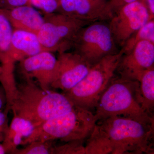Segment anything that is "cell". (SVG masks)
I'll return each mask as SVG.
<instances>
[{
	"mask_svg": "<svg viewBox=\"0 0 154 154\" xmlns=\"http://www.w3.org/2000/svg\"><path fill=\"white\" fill-rule=\"evenodd\" d=\"M44 51L36 33L19 29L13 31L10 58L16 63Z\"/></svg>",
	"mask_w": 154,
	"mask_h": 154,
	"instance_id": "obj_14",
	"label": "cell"
},
{
	"mask_svg": "<svg viewBox=\"0 0 154 154\" xmlns=\"http://www.w3.org/2000/svg\"><path fill=\"white\" fill-rule=\"evenodd\" d=\"M5 96H6L5 94L4 95L2 92L0 91V110H2V108L4 106V103L5 102V99L6 98H5ZM7 100V99H6Z\"/></svg>",
	"mask_w": 154,
	"mask_h": 154,
	"instance_id": "obj_26",
	"label": "cell"
},
{
	"mask_svg": "<svg viewBox=\"0 0 154 154\" xmlns=\"http://www.w3.org/2000/svg\"><path fill=\"white\" fill-rule=\"evenodd\" d=\"M19 72L23 78L32 79L44 90L51 89L58 67L53 53L42 51L19 61Z\"/></svg>",
	"mask_w": 154,
	"mask_h": 154,
	"instance_id": "obj_9",
	"label": "cell"
},
{
	"mask_svg": "<svg viewBox=\"0 0 154 154\" xmlns=\"http://www.w3.org/2000/svg\"><path fill=\"white\" fill-rule=\"evenodd\" d=\"M96 122L94 113L75 105L67 113L36 127L22 145L38 141L59 140L64 143L85 140L92 133Z\"/></svg>",
	"mask_w": 154,
	"mask_h": 154,
	"instance_id": "obj_4",
	"label": "cell"
},
{
	"mask_svg": "<svg viewBox=\"0 0 154 154\" xmlns=\"http://www.w3.org/2000/svg\"><path fill=\"white\" fill-rule=\"evenodd\" d=\"M36 127L31 122L14 115L11 124L5 134L2 145L6 152H11L22 145Z\"/></svg>",
	"mask_w": 154,
	"mask_h": 154,
	"instance_id": "obj_15",
	"label": "cell"
},
{
	"mask_svg": "<svg viewBox=\"0 0 154 154\" xmlns=\"http://www.w3.org/2000/svg\"><path fill=\"white\" fill-rule=\"evenodd\" d=\"M150 20L145 5L137 0L119 9L107 21L116 44L121 48L128 39Z\"/></svg>",
	"mask_w": 154,
	"mask_h": 154,
	"instance_id": "obj_8",
	"label": "cell"
},
{
	"mask_svg": "<svg viewBox=\"0 0 154 154\" xmlns=\"http://www.w3.org/2000/svg\"><path fill=\"white\" fill-rule=\"evenodd\" d=\"M30 5L41 9L45 14L57 12L60 0H30Z\"/></svg>",
	"mask_w": 154,
	"mask_h": 154,
	"instance_id": "obj_21",
	"label": "cell"
},
{
	"mask_svg": "<svg viewBox=\"0 0 154 154\" xmlns=\"http://www.w3.org/2000/svg\"><path fill=\"white\" fill-rule=\"evenodd\" d=\"M2 8L6 17L15 29L37 34L44 23V17L32 6L26 5L11 8Z\"/></svg>",
	"mask_w": 154,
	"mask_h": 154,
	"instance_id": "obj_13",
	"label": "cell"
},
{
	"mask_svg": "<svg viewBox=\"0 0 154 154\" xmlns=\"http://www.w3.org/2000/svg\"><path fill=\"white\" fill-rule=\"evenodd\" d=\"M43 17L44 23L37 35L43 51L52 53H61L72 48L79 30L90 24L58 12L45 14Z\"/></svg>",
	"mask_w": 154,
	"mask_h": 154,
	"instance_id": "obj_6",
	"label": "cell"
},
{
	"mask_svg": "<svg viewBox=\"0 0 154 154\" xmlns=\"http://www.w3.org/2000/svg\"><path fill=\"white\" fill-rule=\"evenodd\" d=\"M57 58V72L51 88L60 89L63 92L82 80L92 66L75 52L59 54Z\"/></svg>",
	"mask_w": 154,
	"mask_h": 154,
	"instance_id": "obj_10",
	"label": "cell"
},
{
	"mask_svg": "<svg viewBox=\"0 0 154 154\" xmlns=\"http://www.w3.org/2000/svg\"><path fill=\"white\" fill-rule=\"evenodd\" d=\"M72 48L74 52L91 66L120 50L116 44L108 22L105 21H96L81 28Z\"/></svg>",
	"mask_w": 154,
	"mask_h": 154,
	"instance_id": "obj_7",
	"label": "cell"
},
{
	"mask_svg": "<svg viewBox=\"0 0 154 154\" xmlns=\"http://www.w3.org/2000/svg\"><path fill=\"white\" fill-rule=\"evenodd\" d=\"M4 111L0 110V141L3 139V134H5L8 128V113L10 109L7 107Z\"/></svg>",
	"mask_w": 154,
	"mask_h": 154,
	"instance_id": "obj_23",
	"label": "cell"
},
{
	"mask_svg": "<svg viewBox=\"0 0 154 154\" xmlns=\"http://www.w3.org/2000/svg\"><path fill=\"white\" fill-rule=\"evenodd\" d=\"M145 5L150 16V19L154 18V0H140Z\"/></svg>",
	"mask_w": 154,
	"mask_h": 154,
	"instance_id": "obj_25",
	"label": "cell"
},
{
	"mask_svg": "<svg viewBox=\"0 0 154 154\" xmlns=\"http://www.w3.org/2000/svg\"><path fill=\"white\" fill-rule=\"evenodd\" d=\"M54 140L34 141L26 145L23 149L17 148L12 152L14 154H52Z\"/></svg>",
	"mask_w": 154,
	"mask_h": 154,
	"instance_id": "obj_19",
	"label": "cell"
},
{
	"mask_svg": "<svg viewBox=\"0 0 154 154\" xmlns=\"http://www.w3.org/2000/svg\"><path fill=\"white\" fill-rule=\"evenodd\" d=\"M144 40L154 44V19L150 20L133 34L121 49L125 54L131 51L138 42Z\"/></svg>",
	"mask_w": 154,
	"mask_h": 154,
	"instance_id": "obj_18",
	"label": "cell"
},
{
	"mask_svg": "<svg viewBox=\"0 0 154 154\" xmlns=\"http://www.w3.org/2000/svg\"><path fill=\"white\" fill-rule=\"evenodd\" d=\"M2 3L3 8H11L26 5H29L30 0H0Z\"/></svg>",
	"mask_w": 154,
	"mask_h": 154,
	"instance_id": "obj_24",
	"label": "cell"
},
{
	"mask_svg": "<svg viewBox=\"0 0 154 154\" xmlns=\"http://www.w3.org/2000/svg\"><path fill=\"white\" fill-rule=\"evenodd\" d=\"M139 82L116 75L100 97L95 108L97 122L112 116H124L154 123V116L143 109L139 95Z\"/></svg>",
	"mask_w": 154,
	"mask_h": 154,
	"instance_id": "obj_3",
	"label": "cell"
},
{
	"mask_svg": "<svg viewBox=\"0 0 154 154\" xmlns=\"http://www.w3.org/2000/svg\"><path fill=\"white\" fill-rule=\"evenodd\" d=\"M123 54L121 49L117 53L103 58L92 66L79 82L63 94L74 105L94 113L99 99L115 75Z\"/></svg>",
	"mask_w": 154,
	"mask_h": 154,
	"instance_id": "obj_5",
	"label": "cell"
},
{
	"mask_svg": "<svg viewBox=\"0 0 154 154\" xmlns=\"http://www.w3.org/2000/svg\"><path fill=\"white\" fill-rule=\"evenodd\" d=\"M85 140H76L64 142L62 145L54 144L52 149V154H85Z\"/></svg>",
	"mask_w": 154,
	"mask_h": 154,
	"instance_id": "obj_20",
	"label": "cell"
},
{
	"mask_svg": "<svg viewBox=\"0 0 154 154\" xmlns=\"http://www.w3.org/2000/svg\"><path fill=\"white\" fill-rule=\"evenodd\" d=\"M107 0H60L57 12L91 24L105 21Z\"/></svg>",
	"mask_w": 154,
	"mask_h": 154,
	"instance_id": "obj_12",
	"label": "cell"
},
{
	"mask_svg": "<svg viewBox=\"0 0 154 154\" xmlns=\"http://www.w3.org/2000/svg\"><path fill=\"white\" fill-rule=\"evenodd\" d=\"M6 153L5 150L2 145L0 144V154H4Z\"/></svg>",
	"mask_w": 154,
	"mask_h": 154,
	"instance_id": "obj_27",
	"label": "cell"
},
{
	"mask_svg": "<svg viewBox=\"0 0 154 154\" xmlns=\"http://www.w3.org/2000/svg\"><path fill=\"white\" fill-rule=\"evenodd\" d=\"M154 64V44L144 40L138 42L131 51L123 54L116 72L122 78L138 81Z\"/></svg>",
	"mask_w": 154,
	"mask_h": 154,
	"instance_id": "obj_11",
	"label": "cell"
},
{
	"mask_svg": "<svg viewBox=\"0 0 154 154\" xmlns=\"http://www.w3.org/2000/svg\"><path fill=\"white\" fill-rule=\"evenodd\" d=\"M137 0H107L105 12V20L107 21L119 9Z\"/></svg>",
	"mask_w": 154,
	"mask_h": 154,
	"instance_id": "obj_22",
	"label": "cell"
},
{
	"mask_svg": "<svg viewBox=\"0 0 154 154\" xmlns=\"http://www.w3.org/2000/svg\"><path fill=\"white\" fill-rule=\"evenodd\" d=\"M13 27L0 6V60L3 64L13 62L10 58Z\"/></svg>",
	"mask_w": 154,
	"mask_h": 154,
	"instance_id": "obj_17",
	"label": "cell"
},
{
	"mask_svg": "<svg viewBox=\"0 0 154 154\" xmlns=\"http://www.w3.org/2000/svg\"><path fill=\"white\" fill-rule=\"evenodd\" d=\"M2 67L0 66V76L2 73Z\"/></svg>",
	"mask_w": 154,
	"mask_h": 154,
	"instance_id": "obj_28",
	"label": "cell"
},
{
	"mask_svg": "<svg viewBox=\"0 0 154 154\" xmlns=\"http://www.w3.org/2000/svg\"><path fill=\"white\" fill-rule=\"evenodd\" d=\"M75 106L63 94L44 90L32 79L23 78L10 106L13 115L28 120L36 127L67 113Z\"/></svg>",
	"mask_w": 154,
	"mask_h": 154,
	"instance_id": "obj_2",
	"label": "cell"
},
{
	"mask_svg": "<svg viewBox=\"0 0 154 154\" xmlns=\"http://www.w3.org/2000/svg\"><path fill=\"white\" fill-rule=\"evenodd\" d=\"M140 101L143 109L152 115L154 107V67L146 70L138 80Z\"/></svg>",
	"mask_w": 154,
	"mask_h": 154,
	"instance_id": "obj_16",
	"label": "cell"
},
{
	"mask_svg": "<svg viewBox=\"0 0 154 154\" xmlns=\"http://www.w3.org/2000/svg\"><path fill=\"white\" fill-rule=\"evenodd\" d=\"M154 123L115 116L96 122L85 154H153Z\"/></svg>",
	"mask_w": 154,
	"mask_h": 154,
	"instance_id": "obj_1",
	"label": "cell"
}]
</instances>
